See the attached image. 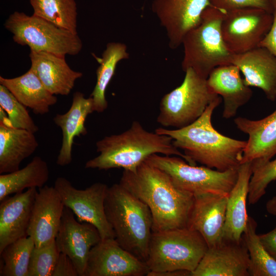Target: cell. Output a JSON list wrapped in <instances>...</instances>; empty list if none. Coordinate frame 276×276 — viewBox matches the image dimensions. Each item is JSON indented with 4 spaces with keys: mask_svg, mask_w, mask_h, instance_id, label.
Masks as SVG:
<instances>
[{
    "mask_svg": "<svg viewBox=\"0 0 276 276\" xmlns=\"http://www.w3.org/2000/svg\"><path fill=\"white\" fill-rule=\"evenodd\" d=\"M166 173L179 189L193 195L205 193L228 194L236 182L238 168L224 171L191 165L180 157L154 154L146 160Z\"/></svg>",
    "mask_w": 276,
    "mask_h": 276,
    "instance_id": "obj_9",
    "label": "cell"
},
{
    "mask_svg": "<svg viewBox=\"0 0 276 276\" xmlns=\"http://www.w3.org/2000/svg\"><path fill=\"white\" fill-rule=\"evenodd\" d=\"M49 178L48 163L40 156H35L24 168L0 175V201L12 194L25 189L40 188Z\"/></svg>",
    "mask_w": 276,
    "mask_h": 276,
    "instance_id": "obj_27",
    "label": "cell"
},
{
    "mask_svg": "<svg viewBox=\"0 0 276 276\" xmlns=\"http://www.w3.org/2000/svg\"><path fill=\"white\" fill-rule=\"evenodd\" d=\"M104 210L117 242L146 262L153 225L148 206L119 183L108 188Z\"/></svg>",
    "mask_w": 276,
    "mask_h": 276,
    "instance_id": "obj_4",
    "label": "cell"
},
{
    "mask_svg": "<svg viewBox=\"0 0 276 276\" xmlns=\"http://www.w3.org/2000/svg\"><path fill=\"white\" fill-rule=\"evenodd\" d=\"M252 174L250 162L242 163L239 167L237 180L228 195L224 240L240 242L242 240L249 217L246 201Z\"/></svg>",
    "mask_w": 276,
    "mask_h": 276,
    "instance_id": "obj_24",
    "label": "cell"
},
{
    "mask_svg": "<svg viewBox=\"0 0 276 276\" xmlns=\"http://www.w3.org/2000/svg\"><path fill=\"white\" fill-rule=\"evenodd\" d=\"M94 111L92 98L90 97L86 98L83 93L76 91L73 95L68 110L54 117V123L61 128L62 135L61 146L56 161L58 165L63 167L72 163L74 140L76 137L87 134L85 120Z\"/></svg>",
    "mask_w": 276,
    "mask_h": 276,
    "instance_id": "obj_22",
    "label": "cell"
},
{
    "mask_svg": "<svg viewBox=\"0 0 276 276\" xmlns=\"http://www.w3.org/2000/svg\"><path fill=\"white\" fill-rule=\"evenodd\" d=\"M210 6L209 0H153L151 9L166 32L169 48L176 49Z\"/></svg>",
    "mask_w": 276,
    "mask_h": 276,
    "instance_id": "obj_13",
    "label": "cell"
},
{
    "mask_svg": "<svg viewBox=\"0 0 276 276\" xmlns=\"http://www.w3.org/2000/svg\"><path fill=\"white\" fill-rule=\"evenodd\" d=\"M194 195L187 227L198 232L209 247L223 240L228 194L205 193Z\"/></svg>",
    "mask_w": 276,
    "mask_h": 276,
    "instance_id": "obj_15",
    "label": "cell"
},
{
    "mask_svg": "<svg viewBox=\"0 0 276 276\" xmlns=\"http://www.w3.org/2000/svg\"><path fill=\"white\" fill-rule=\"evenodd\" d=\"M64 208L61 198L53 187L39 188L35 198L27 235L35 247L46 245L56 239Z\"/></svg>",
    "mask_w": 276,
    "mask_h": 276,
    "instance_id": "obj_16",
    "label": "cell"
},
{
    "mask_svg": "<svg viewBox=\"0 0 276 276\" xmlns=\"http://www.w3.org/2000/svg\"><path fill=\"white\" fill-rule=\"evenodd\" d=\"M185 72L182 83L160 101L157 122L164 127L179 129L192 124L219 97L210 87L207 79L192 68Z\"/></svg>",
    "mask_w": 276,
    "mask_h": 276,
    "instance_id": "obj_8",
    "label": "cell"
},
{
    "mask_svg": "<svg viewBox=\"0 0 276 276\" xmlns=\"http://www.w3.org/2000/svg\"><path fill=\"white\" fill-rule=\"evenodd\" d=\"M5 28L13 34L14 41L28 45L31 51L59 56L76 55L82 48L78 35L41 17L15 11L6 20Z\"/></svg>",
    "mask_w": 276,
    "mask_h": 276,
    "instance_id": "obj_7",
    "label": "cell"
},
{
    "mask_svg": "<svg viewBox=\"0 0 276 276\" xmlns=\"http://www.w3.org/2000/svg\"><path fill=\"white\" fill-rule=\"evenodd\" d=\"M54 187L64 206L69 208L81 222H87L98 229L101 239L114 238L113 230L107 220L104 201L108 187L96 182L84 190L75 188L66 178L59 177Z\"/></svg>",
    "mask_w": 276,
    "mask_h": 276,
    "instance_id": "obj_11",
    "label": "cell"
},
{
    "mask_svg": "<svg viewBox=\"0 0 276 276\" xmlns=\"http://www.w3.org/2000/svg\"><path fill=\"white\" fill-rule=\"evenodd\" d=\"M33 15L77 34V7L75 0H30Z\"/></svg>",
    "mask_w": 276,
    "mask_h": 276,
    "instance_id": "obj_29",
    "label": "cell"
},
{
    "mask_svg": "<svg viewBox=\"0 0 276 276\" xmlns=\"http://www.w3.org/2000/svg\"><path fill=\"white\" fill-rule=\"evenodd\" d=\"M29 57L30 69L53 95H69L76 81L83 75L82 73L75 71L69 66L65 56L30 50Z\"/></svg>",
    "mask_w": 276,
    "mask_h": 276,
    "instance_id": "obj_21",
    "label": "cell"
},
{
    "mask_svg": "<svg viewBox=\"0 0 276 276\" xmlns=\"http://www.w3.org/2000/svg\"><path fill=\"white\" fill-rule=\"evenodd\" d=\"M209 247L201 235L187 227L152 232L146 261L147 276L197 267Z\"/></svg>",
    "mask_w": 276,
    "mask_h": 276,
    "instance_id": "obj_6",
    "label": "cell"
},
{
    "mask_svg": "<svg viewBox=\"0 0 276 276\" xmlns=\"http://www.w3.org/2000/svg\"><path fill=\"white\" fill-rule=\"evenodd\" d=\"M234 123L248 136L241 164L250 162L253 171L270 160L276 154V109L261 120L238 117Z\"/></svg>",
    "mask_w": 276,
    "mask_h": 276,
    "instance_id": "obj_18",
    "label": "cell"
},
{
    "mask_svg": "<svg viewBox=\"0 0 276 276\" xmlns=\"http://www.w3.org/2000/svg\"><path fill=\"white\" fill-rule=\"evenodd\" d=\"M266 209L268 213L276 216V196H273L267 202Z\"/></svg>",
    "mask_w": 276,
    "mask_h": 276,
    "instance_id": "obj_39",
    "label": "cell"
},
{
    "mask_svg": "<svg viewBox=\"0 0 276 276\" xmlns=\"http://www.w3.org/2000/svg\"><path fill=\"white\" fill-rule=\"evenodd\" d=\"M0 107L7 113L11 127L25 129L34 133L38 130V127L26 107L2 84H0Z\"/></svg>",
    "mask_w": 276,
    "mask_h": 276,
    "instance_id": "obj_32",
    "label": "cell"
},
{
    "mask_svg": "<svg viewBox=\"0 0 276 276\" xmlns=\"http://www.w3.org/2000/svg\"><path fill=\"white\" fill-rule=\"evenodd\" d=\"M119 183L148 206L152 232L187 227L194 195L177 187L163 170L144 161L134 172L124 170Z\"/></svg>",
    "mask_w": 276,
    "mask_h": 276,
    "instance_id": "obj_1",
    "label": "cell"
},
{
    "mask_svg": "<svg viewBox=\"0 0 276 276\" xmlns=\"http://www.w3.org/2000/svg\"><path fill=\"white\" fill-rule=\"evenodd\" d=\"M273 20L271 27L259 47H264L276 57V10H274Z\"/></svg>",
    "mask_w": 276,
    "mask_h": 276,
    "instance_id": "obj_37",
    "label": "cell"
},
{
    "mask_svg": "<svg viewBox=\"0 0 276 276\" xmlns=\"http://www.w3.org/2000/svg\"><path fill=\"white\" fill-rule=\"evenodd\" d=\"M259 236L265 249L276 260V226L269 232Z\"/></svg>",
    "mask_w": 276,
    "mask_h": 276,
    "instance_id": "obj_38",
    "label": "cell"
},
{
    "mask_svg": "<svg viewBox=\"0 0 276 276\" xmlns=\"http://www.w3.org/2000/svg\"><path fill=\"white\" fill-rule=\"evenodd\" d=\"M221 102L220 96L213 101L195 122L183 128H158L155 132L171 137L173 145L195 163L224 171L240 166L246 141L219 133L212 124L214 109Z\"/></svg>",
    "mask_w": 276,
    "mask_h": 276,
    "instance_id": "obj_2",
    "label": "cell"
},
{
    "mask_svg": "<svg viewBox=\"0 0 276 276\" xmlns=\"http://www.w3.org/2000/svg\"><path fill=\"white\" fill-rule=\"evenodd\" d=\"M273 20V13L258 8L226 12L221 22V32L227 48L235 55L259 47Z\"/></svg>",
    "mask_w": 276,
    "mask_h": 276,
    "instance_id": "obj_10",
    "label": "cell"
},
{
    "mask_svg": "<svg viewBox=\"0 0 276 276\" xmlns=\"http://www.w3.org/2000/svg\"><path fill=\"white\" fill-rule=\"evenodd\" d=\"M226 12L214 7L202 12L200 22L183 38L181 67L193 69L208 78L215 68L232 64L234 54L227 48L221 32V22Z\"/></svg>",
    "mask_w": 276,
    "mask_h": 276,
    "instance_id": "obj_5",
    "label": "cell"
},
{
    "mask_svg": "<svg viewBox=\"0 0 276 276\" xmlns=\"http://www.w3.org/2000/svg\"><path fill=\"white\" fill-rule=\"evenodd\" d=\"M38 147L34 133L0 123V173L19 169L21 163Z\"/></svg>",
    "mask_w": 276,
    "mask_h": 276,
    "instance_id": "obj_26",
    "label": "cell"
},
{
    "mask_svg": "<svg viewBox=\"0 0 276 276\" xmlns=\"http://www.w3.org/2000/svg\"><path fill=\"white\" fill-rule=\"evenodd\" d=\"M239 68L231 64L214 68L210 74L207 82L212 90L223 101V117L235 116L238 109L247 103L252 91L241 78Z\"/></svg>",
    "mask_w": 276,
    "mask_h": 276,
    "instance_id": "obj_23",
    "label": "cell"
},
{
    "mask_svg": "<svg viewBox=\"0 0 276 276\" xmlns=\"http://www.w3.org/2000/svg\"><path fill=\"white\" fill-rule=\"evenodd\" d=\"M37 192L36 188H30L1 201L0 252L11 243L28 236Z\"/></svg>",
    "mask_w": 276,
    "mask_h": 276,
    "instance_id": "obj_19",
    "label": "cell"
},
{
    "mask_svg": "<svg viewBox=\"0 0 276 276\" xmlns=\"http://www.w3.org/2000/svg\"><path fill=\"white\" fill-rule=\"evenodd\" d=\"M211 6L227 12L248 7L258 8L273 13L274 10L269 0H209Z\"/></svg>",
    "mask_w": 276,
    "mask_h": 276,
    "instance_id": "obj_35",
    "label": "cell"
},
{
    "mask_svg": "<svg viewBox=\"0 0 276 276\" xmlns=\"http://www.w3.org/2000/svg\"><path fill=\"white\" fill-rule=\"evenodd\" d=\"M127 46L121 42H111L107 44L102 57L99 59L100 65L96 71L97 81L90 97L92 98L95 111L103 112L107 108L106 90L112 78L119 61L128 59Z\"/></svg>",
    "mask_w": 276,
    "mask_h": 276,
    "instance_id": "obj_28",
    "label": "cell"
},
{
    "mask_svg": "<svg viewBox=\"0 0 276 276\" xmlns=\"http://www.w3.org/2000/svg\"><path fill=\"white\" fill-rule=\"evenodd\" d=\"M276 180V158L269 160L252 171L247 199L249 204H254L265 194L268 185Z\"/></svg>",
    "mask_w": 276,
    "mask_h": 276,
    "instance_id": "obj_34",
    "label": "cell"
},
{
    "mask_svg": "<svg viewBox=\"0 0 276 276\" xmlns=\"http://www.w3.org/2000/svg\"><path fill=\"white\" fill-rule=\"evenodd\" d=\"M0 84L5 86L26 107L36 114L48 113L57 98L44 86L39 78L29 69L24 74L13 78L0 77Z\"/></svg>",
    "mask_w": 276,
    "mask_h": 276,
    "instance_id": "obj_25",
    "label": "cell"
},
{
    "mask_svg": "<svg viewBox=\"0 0 276 276\" xmlns=\"http://www.w3.org/2000/svg\"><path fill=\"white\" fill-rule=\"evenodd\" d=\"M52 276H79V274L71 259L60 252Z\"/></svg>",
    "mask_w": 276,
    "mask_h": 276,
    "instance_id": "obj_36",
    "label": "cell"
},
{
    "mask_svg": "<svg viewBox=\"0 0 276 276\" xmlns=\"http://www.w3.org/2000/svg\"><path fill=\"white\" fill-rule=\"evenodd\" d=\"M55 240L42 247H35L31 253L28 276H52L60 255Z\"/></svg>",
    "mask_w": 276,
    "mask_h": 276,
    "instance_id": "obj_33",
    "label": "cell"
},
{
    "mask_svg": "<svg viewBox=\"0 0 276 276\" xmlns=\"http://www.w3.org/2000/svg\"><path fill=\"white\" fill-rule=\"evenodd\" d=\"M144 262L121 247L114 238L101 239L91 249L84 276H144Z\"/></svg>",
    "mask_w": 276,
    "mask_h": 276,
    "instance_id": "obj_12",
    "label": "cell"
},
{
    "mask_svg": "<svg viewBox=\"0 0 276 276\" xmlns=\"http://www.w3.org/2000/svg\"><path fill=\"white\" fill-rule=\"evenodd\" d=\"M99 154L88 160L85 168L107 170L123 168L134 172L151 155H176L191 165L196 163L182 153L165 134L146 130L137 121L124 132L106 136L96 143Z\"/></svg>",
    "mask_w": 276,
    "mask_h": 276,
    "instance_id": "obj_3",
    "label": "cell"
},
{
    "mask_svg": "<svg viewBox=\"0 0 276 276\" xmlns=\"http://www.w3.org/2000/svg\"><path fill=\"white\" fill-rule=\"evenodd\" d=\"M232 64L243 74L248 86L262 89L271 101L276 99V57L267 49L258 47L234 55Z\"/></svg>",
    "mask_w": 276,
    "mask_h": 276,
    "instance_id": "obj_20",
    "label": "cell"
},
{
    "mask_svg": "<svg viewBox=\"0 0 276 276\" xmlns=\"http://www.w3.org/2000/svg\"><path fill=\"white\" fill-rule=\"evenodd\" d=\"M249 263L243 238L240 242L223 240L208 248L191 276H248Z\"/></svg>",
    "mask_w": 276,
    "mask_h": 276,
    "instance_id": "obj_17",
    "label": "cell"
},
{
    "mask_svg": "<svg viewBox=\"0 0 276 276\" xmlns=\"http://www.w3.org/2000/svg\"><path fill=\"white\" fill-rule=\"evenodd\" d=\"M273 10H276V0H269Z\"/></svg>",
    "mask_w": 276,
    "mask_h": 276,
    "instance_id": "obj_40",
    "label": "cell"
},
{
    "mask_svg": "<svg viewBox=\"0 0 276 276\" xmlns=\"http://www.w3.org/2000/svg\"><path fill=\"white\" fill-rule=\"evenodd\" d=\"M101 240L95 225L78 221L74 213L64 206L55 242L60 252L72 261L79 276H84L90 251Z\"/></svg>",
    "mask_w": 276,
    "mask_h": 276,
    "instance_id": "obj_14",
    "label": "cell"
},
{
    "mask_svg": "<svg viewBox=\"0 0 276 276\" xmlns=\"http://www.w3.org/2000/svg\"><path fill=\"white\" fill-rule=\"evenodd\" d=\"M257 223L248 217L243 240L247 248L249 276H276V260L266 251L256 233Z\"/></svg>",
    "mask_w": 276,
    "mask_h": 276,
    "instance_id": "obj_30",
    "label": "cell"
},
{
    "mask_svg": "<svg viewBox=\"0 0 276 276\" xmlns=\"http://www.w3.org/2000/svg\"><path fill=\"white\" fill-rule=\"evenodd\" d=\"M35 243L30 237L17 240L0 252L1 276H28L31 253Z\"/></svg>",
    "mask_w": 276,
    "mask_h": 276,
    "instance_id": "obj_31",
    "label": "cell"
}]
</instances>
